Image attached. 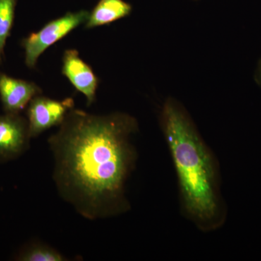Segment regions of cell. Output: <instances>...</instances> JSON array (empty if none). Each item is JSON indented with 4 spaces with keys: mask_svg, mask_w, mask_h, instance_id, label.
<instances>
[{
    "mask_svg": "<svg viewBox=\"0 0 261 261\" xmlns=\"http://www.w3.org/2000/svg\"><path fill=\"white\" fill-rule=\"evenodd\" d=\"M139 130L126 113L95 115L73 108L48 139L58 194L84 219H109L130 210L126 185L137 161Z\"/></svg>",
    "mask_w": 261,
    "mask_h": 261,
    "instance_id": "6da1fadb",
    "label": "cell"
},
{
    "mask_svg": "<svg viewBox=\"0 0 261 261\" xmlns=\"http://www.w3.org/2000/svg\"><path fill=\"white\" fill-rule=\"evenodd\" d=\"M27 118L20 113L0 114V162L18 159L30 147Z\"/></svg>",
    "mask_w": 261,
    "mask_h": 261,
    "instance_id": "5b68a950",
    "label": "cell"
},
{
    "mask_svg": "<svg viewBox=\"0 0 261 261\" xmlns=\"http://www.w3.org/2000/svg\"><path fill=\"white\" fill-rule=\"evenodd\" d=\"M74 108V100L71 97L57 100L41 94L33 98L27 108L31 138L39 137L53 127L61 126Z\"/></svg>",
    "mask_w": 261,
    "mask_h": 261,
    "instance_id": "277c9868",
    "label": "cell"
},
{
    "mask_svg": "<svg viewBox=\"0 0 261 261\" xmlns=\"http://www.w3.org/2000/svg\"><path fill=\"white\" fill-rule=\"evenodd\" d=\"M16 261H67L68 259L57 249L40 241L25 244L15 254Z\"/></svg>",
    "mask_w": 261,
    "mask_h": 261,
    "instance_id": "9c48e42d",
    "label": "cell"
},
{
    "mask_svg": "<svg viewBox=\"0 0 261 261\" xmlns=\"http://www.w3.org/2000/svg\"><path fill=\"white\" fill-rule=\"evenodd\" d=\"M62 74L68 79L78 92L84 94L87 106L95 102L99 79L90 65L80 58L76 49H66L63 53Z\"/></svg>",
    "mask_w": 261,
    "mask_h": 261,
    "instance_id": "8992f818",
    "label": "cell"
},
{
    "mask_svg": "<svg viewBox=\"0 0 261 261\" xmlns=\"http://www.w3.org/2000/svg\"><path fill=\"white\" fill-rule=\"evenodd\" d=\"M42 94L34 82L13 78L0 71V101L5 113H20L31 100Z\"/></svg>",
    "mask_w": 261,
    "mask_h": 261,
    "instance_id": "52a82bcc",
    "label": "cell"
},
{
    "mask_svg": "<svg viewBox=\"0 0 261 261\" xmlns=\"http://www.w3.org/2000/svg\"><path fill=\"white\" fill-rule=\"evenodd\" d=\"M89 15L87 10L68 12L63 16L48 22L38 32H33L23 38L20 44L25 53V65L29 68H35L39 57L48 48L66 37L80 25L85 24Z\"/></svg>",
    "mask_w": 261,
    "mask_h": 261,
    "instance_id": "3957f363",
    "label": "cell"
},
{
    "mask_svg": "<svg viewBox=\"0 0 261 261\" xmlns=\"http://www.w3.org/2000/svg\"><path fill=\"white\" fill-rule=\"evenodd\" d=\"M17 0H0V63L14 22Z\"/></svg>",
    "mask_w": 261,
    "mask_h": 261,
    "instance_id": "30bf717a",
    "label": "cell"
},
{
    "mask_svg": "<svg viewBox=\"0 0 261 261\" xmlns=\"http://www.w3.org/2000/svg\"><path fill=\"white\" fill-rule=\"evenodd\" d=\"M160 125L177 175L181 207L199 229L224 224L219 166L185 108L173 97L163 103Z\"/></svg>",
    "mask_w": 261,
    "mask_h": 261,
    "instance_id": "7a4b0ae2",
    "label": "cell"
},
{
    "mask_svg": "<svg viewBox=\"0 0 261 261\" xmlns=\"http://www.w3.org/2000/svg\"><path fill=\"white\" fill-rule=\"evenodd\" d=\"M255 80H256L257 84L261 87V61L259 63L258 66H257Z\"/></svg>",
    "mask_w": 261,
    "mask_h": 261,
    "instance_id": "8fae6325",
    "label": "cell"
},
{
    "mask_svg": "<svg viewBox=\"0 0 261 261\" xmlns=\"http://www.w3.org/2000/svg\"><path fill=\"white\" fill-rule=\"evenodd\" d=\"M132 12V5L124 0H99L84 25L88 29L110 25L128 16Z\"/></svg>",
    "mask_w": 261,
    "mask_h": 261,
    "instance_id": "ba28073f",
    "label": "cell"
}]
</instances>
